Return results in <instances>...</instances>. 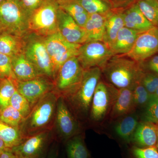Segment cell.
Here are the masks:
<instances>
[{"label": "cell", "mask_w": 158, "mask_h": 158, "mask_svg": "<svg viewBox=\"0 0 158 158\" xmlns=\"http://www.w3.org/2000/svg\"><path fill=\"white\" fill-rule=\"evenodd\" d=\"M12 70L15 78L20 81H29L43 76L24 53L11 57Z\"/></svg>", "instance_id": "17"}, {"label": "cell", "mask_w": 158, "mask_h": 158, "mask_svg": "<svg viewBox=\"0 0 158 158\" xmlns=\"http://www.w3.org/2000/svg\"><path fill=\"white\" fill-rule=\"evenodd\" d=\"M124 27L122 11H114L112 10L109 12L106 18L103 42L111 48L118 32Z\"/></svg>", "instance_id": "21"}, {"label": "cell", "mask_w": 158, "mask_h": 158, "mask_svg": "<svg viewBox=\"0 0 158 158\" xmlns=\"http://www.w3.org/2000/svg\"><path fill=\"white\" fill-rule=\"evenodd\" d=\"M9 105L18 111L25 118L28 116L32 110L27 100L17 90L11 97Z\"/></svg>", "instance_id": "32"}, {"label": "cell", "mask_w": 158, "mask_h": 158, "mask_svg": "<svg viewBox=\"0 0 158 158\" xmlns=\"http://www.w3.org/2000/svg\"><path fill=\"white\" fill-rule=\"evenodd\" d=\"M4 141L0 138V155L2 154L3 152L5 151L7 149Z\"/></svg>", "instance_id": "42"}, {"label": "cell", "mask_w": 158, "mask_h": 158, "mask_svg": "<svg viewBox=\"0 0 158 158\" xmlns=\"http://www.w3.org/2000/svg\"><path fill=\"white\" fill-rule=\"evenodd\" d=\"M0 158H17V156L11 149L7 148L0 155Z\"/></svg>", "instance_id": "40"}, {"label": "cell", "mask_w": 158, "mask_h": 158, "mask_svg": "<svg viewBox=\"0 0 158 158\" xmlns=\"http://www.w3.org/2000/svg\"><path fill=\"white\" fill-rule=\"evenodd\" d=\"M8 78L16 79L12 70L11 58L0 53V80Z\"/></svg>", "instance_id": "35"}, {"label": "cell", "mask_w": 158, "mask_h": 158, "mask_svg": "<svg viewBox=\"0 0 158 158\" xmlns=\"http://www.w3.org/2000/svg\"><path fill=\"white\" fill-rule=\"evenodd\" d=\"M148 64L149 69L158 66V55H156L152 57L148 62Z\"/></svg>", "instance_id": "41"}, {"label": "cell", "mask_w": 158, "mask_h": 158, "mask_svg": "<svg viewBox=\"0 0 158 158\" xmlns=\"http://www.w3.org/2000/svg\"><path fill=\"white\" fill-rule=\"evenodd\" d=\"M122 12L125 27L141 33L154 27L140 11L136 2Z\"/></svg>", "instance_id": "18"}, {"label": "cell", "mask_w": 158, "mask_h": 158, "mask_svg": "<svg viewBox=\"0 0 158 158\" xmlns=\"http://www.w3.org/2000/svg\"><path fill=\"white\" fill-rule=\"evenodd\" d=\"M30 16L36 9L41 6L45 0H19Z\"/></svg>", "instance_id": "38"}, {"label": "cell", "mask_w": 158, "mask_h": 158, "mask_svg": "<svg viewBox=\"0 0 158 158\" xmlns=\"http://www.w3.org/2000/svg\"></svg>", "instance_id": "52"}, {"label": "cell", "mask_w": 158, "mask_h": 158, "mask_svg": "<svg viewBox=\"0 0 158 158\" xmlns=\"http://www.w3.org/2000/svg\"><path fill=\"white\" fill-rule=\"evenodd\" d=\"M49 79L40 76L24 81L16 80L17 91L27 100L32 109L43 97L54 90V83Z\"/></svg>", "instance_id": "13"}, {"label": "cell", "mask_w": 158, "mask_h": 158, "mask_svg": "<svg viewBox=\"0 0 158 158\" xmlns=\"http://www.w3.org/2000/svg\"><path fill=\"white\" fill-rule=\"evenodd\" d=\"M154 94H155L156 96H157V97H158V88H157V89H156V90L155 93Z\"/></svg>", "instance_id": "46"}, {"label": "cell", "mask_w": 158, "mask_h": 158, "mask_svg": "<svg viewBox=\"0 0 158 158\" xmlns=\"http://www.w3.org/2000/svg\"><path fill=\"white\" fill-rule=\"evenodd\" d=\"M144 16L154 27L158 26V0H136L135 2Z\"/></svg>", "instance_id": "28"}, {"label": "cell", "mask_w": 158, "mask_h": 158, "mask_svg": "<svg viewBox=\"0 0 158 158\" xmlns=\"http://www.w3.org/2000/svg\"><path fill=\"white\" fill-rule=\"evenodd\" d=\"M59 9L57 0H45L30 16V33L45 37L58 32Z\"/></svg>", "instance_id": "5"}, {"label": "cell", "mask_w": 158, "mask_h": 158, "mask_svg": "<svg viewBox=\"0 0 158 158\" xmlns=\"http://www.w3.org/2000/svg\"><path fill=\"white\" fill-rule=\"evenodd\" d=\"M118 93V89L101 79L97 85L90 112V120L99 123L109 116Z\"/></svg>", "instance_id": "8"}, {"label": "cell", "mask_w": 158, "mask_h": 158, "mask_svg": "<svg viewBox=\"0 0 158 158\" xmlns=\"http://www.w3.org/2000/svg\"><path fill=\"white\" fill-rule=\"evenodd\" d=\"M51 131L46 130L30 136L11 150L25 158H41L50 141Z\"/></svg>", "instance_id": "14"}, {"label": "cell", "mask_w": 158, "mask_h": 158, "mask_svg": "<svg viewBox=\"0 0 158 158\" xmlns=\"http://www.w3.org/2000/svg\"><path fill=\"white\" fill-rule=\"evenodd\" d=\"M114 56L106 43L92 41L81 44L77 58L85 70L95 67L102 69Z\"/></svg>", "instance_id": "10"}, {"label": "cell", "mask_w": 158, "mask_h": 158, "mask_svg": "<svg viewBox=\"0 0 158 158\" xmlns=\"http://www.w3.org/2000/svg\"></svg>", "instance_id": "53"}, {"label": "cell", "mask_w": 158, "mask_h": 158, "mask_svg": "<svg viewBox=\"0 0 158 158\" xmlns=\"http://www.w3.org/2000/svg\"><path fill=\"white\" fill-rule=\"evenodd\" d=\"M108 13L106 14L96 13L89 14V17L84 27L87 34L88 42L92 41H103L105 32V23Z\"/></svg>", "instance_id": "22"}, {"label": "cell", "mask_w": 158, "mask_h": 158, "mask_svg": "<svg viewBox=\"0 0 158 158\" xmlns=\"http://www.w3.org/2000/svg\"><path fill=\"white\" fill-rule=\"evenodd\" d=\"M139 124L136 116L131 114L118 118L114 130L118 137L127 143L133 140V136Z\"/></svg>", "instance_id": "24"}, {"label": "cell", "mask_w": 158, "mask_h": 158, "mask_svg": "<svg viewBox=\"0 0 158 158\" xmlns=\"http://www.w3.org/2000/svg\"><path fill=\"white\" fill-rule=\"evenodd\" d=\"M24 119L22 115L10 105L0 108V121L6 124L20 128Z\"/></svg>", "instance_id": "30"}, {"label": "cell", "mask_w": 158, "mask_h": 158, "mask_svg": "<svg viewBox=\"0 0 158 158\" xmlns=\"http://www.w3.org/2000/svg\"><path fill=\"white\" fill-rule=\"evenodd\" d=\"M102 74V69L98 67L85 70L78 88L70 96L64 98L77 118L84 120L90 115L94 94Z\"/></svg>", "instance_id": "3"}, {"label": "cell", "mask_w": 158, "mask_h": 158, "mask_svg": "<svg viewBox=\"0 0 158 158\" xmlns=\"http://www.w3.org/2000/svg\"></svg>", "instance_id": "51"}, {"label": "cell", "mask_w": 158, "mask_h": 158, "mask_svg": "<svg viewBox=\"0 0 158 158\" xmlns=\"http://www.w3.org/2000/svg\"><path fill=\"white\" fill-rule=\"evenodd\" d=\"M16 79L8 78L0 81V108L9 105L10 100L17 88Z\"/></svg>", "instance_id": "29"}, {"label": "cell", "mask_w": 158, "mask_h": 158, "mask_svg": "<svg viewBox=\"0 0 158 158\" xmlns=\"http://www.w3.org/2000/svg\"><path fill=\"white\" fill-rule=\"evenodd\" d=\"M24 38L6 33H0V53L11 58L24 53Z\"/></svg>", "instance_id": "23"}, {"label": "cell", "mask_w": 158, "mask_h": 158, "mask_svg": "<svg viewBox=\"0 0 158 158\" xmlns=\"http://www.w3.org/2000/svg\"><path fill=\"white\" fill-rule=\"evenodd\" d=\"M59 7L73 19L77 23L85 27L89 14L77 0L58 1Z\"/></svg>", "instance_id": "25"}, {"label": "cell", "mask_w": 158, "mask_h": 158, "mask_svg": "<svg viewBox=\"0 0 158 158\" xmlns=\"http://www.w3.org/2000/svg\"><path fill=\"white\" fill-rule=\"evenodd\" d=\"M137 107L133 97V89H118V96L109 116L111 120H116L123 116L132 114Z\"/></svg>", "instance_id": "16"}, {"label": "cell", "mask_w": 158, "mask_h": 158, "mask_svg": "<svg viewBox=\"0 0 158 158\" xmlns=\"http://www.w3.org/2000/svg\"><path fill=\"white\" fill-rule=\"evenodd\" d=\"M140 32L123 27L118 32L111 48L114 56H123L127 54L133 46Z\"/></svg>", "instance_id": "20"}, {"label": "cell", "mask_w": 158, "mask_h": 158, "mask_svg": "<svg viewBox=\"0 0 158 158\" xmlns=\"http://www.w3.org/2000/svg\"><path fill=\"white\" fill-rule=\"evenodd\" d=\"M64 1V0H59V1Z\"/></svg>", "instance_id": "49"}, {"label": "cell", "mask_w": 158, "mask_h": 158, "mask_svg": "<svg viewBox=\"0 0 158 158\" xmlns=\"http://www.w3.org/2000/svg\"><path fill=\"white\" fill-rule=\"evenodd\" d=\"M130 158H158L156 147L142 148L135 146L132 148Z\"/></svg>", "instance_id": "37"}, {"label": "cell", "mask_w": 158, "mask_h": 158, "mask_svg": "<svg viewBox=\"0 0 158 158\" xmlns=\"http://www.w3.org/2000/svg\"><path fill=\"white\" fill-rule=\"evenodd\" d=\"M24 54L43 76L55 79L53 66L46 48L44 38L30 33L24 38Z\"/></svg>", "instance_id": "7"}, {"label": "cell", "mask_w": 158, "mask_h": 158, "mask_svg": "<svg viewBox=\"0 0 158 158\" xmlns=\"http://www.w3.org/2000/svg\"><path fill=\"white\" fill-rule=\"evenodd\" d=\"M73 113L66 101L59 97L57 101L55 125L60 138L68 141L78 135L80 127L77 118Z\"/></svg>", "instance_id": "12"}, {"label": "cell", "mask_w": 158, "mask_h": 158, "mask_svg": "<svg viewBox=\"0 0 158 158\" xmlns=\"http://www.w3.org/2000/svg\"><path fill=\"white\" fill-rule=\"evenodd\" d=\"M66 151L68 158H90L83 136L77 135L67 141Z\"/></svg>", "instance_id": "27"}, {"label": "cell", "mask_w": 158, "mask_h": 158, "mask_svg": "<svg viewBox=\"0 0 158 158\" xmlns=\"http://www.w3.org/2000/svg\"><path fill=\"white\" fill-rule=\"evenodd\" d=\"M85 70L77 56L69 59L60 67L56 75L54 92L65 99L70 96L81 85Z\"/></svg>", "instance_id": "6"}, {"label": "cell", "mask_w": 158, "mask_h": 158, "mask_svg": "<svg viewBox=\"0 0 158 158\" xmlns=\"http://www.w3.org/2000/svg\"><path fill=\"white\" fill-rule=\"evenodd\" d=\"M0 138L7 148H13L19 145L25 139L19 128L14 127L0 121Z\"/></svg>", "instance_id": "26"}, {"label": "cell", "mask_w": 158, "mask_h": 158, "mask_svg": "<svg viewBox=\"0 0 158 158\" xmlns=\"http://www.w3.org/2000/svg\"><path fill=\"white\" fill-rule=\"evenodd\" d=\"M58 32L69 42L82 44L88 42L85 29L60 8L58 13Z\"/></svg>", "instance_id": "15"}, {"label": "cell", "mask_w": 158, "mask_h": 158, "mask_svg": "<svg viewBox=\"0 0 158 158\" xmlns=\"http://www.w3.org/2000/svg\"><path fill=\"white\" fill-rule=\"evenodd\" d=\"M59 97L53 91L40 99L20 127L25 138L43 131L52 130L55 125L57 101Z\"/></svg>", "instance_id": "1"}, {"label": "cell", "mask_w": 158, "mask_h": 158, "mask_svg": "<svg viewBox=\"0 0 158 158\" xmlns=\"http://www.w3.org/2000/svg\"><path fill=\"white\" fill-rule=\"evenodd\" d=\"M6 1V0H0V3L4 1Z\"/></svg>", "instance_id": "48"}, {"label": "cell", "mask_w": 158, "mask_h": 158, "mask_svg": "<svg viewBox=\"0 0 158 158\" xmlns=\"http://www.w3.org/2000/svg\"><path fill=\"white\" fill-rule=\"evenodd\" d=\"M16 155V156H17V158H25L23 157L22 156L20 155Z\"/></svg>", "instance_id": "47"}, {"label": "cell", "mask_w": 158, "mask_h": 158, "mask_svg": "<svg viewBox=\"0 0 158 158\" xmlns=\"http://www.w3.org/2000/svg\"><path fill=\"white\" fill-rule=\"evenodd\" d=\"M150 94L142 85L139 82L133 89V97L136 107L146 106L151 97Z\"/></svg>", "instance_id": "33"}, {"label": "cell", "mask_w": 158, "mask_h": 158, "mask_svg": "<svg viewBox=\"0 0 158 158\" xmlns=\"http://www.w3.org/2000/svg\"><path fill=\"white\" fill-rule=\"evenodd\" d=\"M59 152L58 145L56 143L52 145L46 158H57Z\"/></svg>", "instance_id": "39"}, {"label": "cell", "mask_w": 158, "mask_h": 158, "mask_svg": "<svg viewBox=\"0 0 158 158\" xmlns=\"http://www.w3.org/2000/svg\"><path fill=\"white\" fill-rule=\"evenodd\" d=\"M108 82L118 89H133L141 81V63L124 56H113L102 69Z\"/></svg>", "instance_id": "2"}, {"label": "cell", "mask_w": 158, "mask_h": 158, "mask_svg": "<svg viewBox=\"0 0 158 158\" xmlns=\"http://www.w3.org/2000/svg\"><path fill=\"white\" fill-rule=\"evenodd\" d=\"M151 70L153 72L156 73L158 74V66H156V67H152V68H150Z\"/></svg>", "instance_id": "43"}, {"label": "cell", "mask_w": 158, "mask_h": 158, "mask_svg": "<svg viewBox=\"0 0 158 158\" xmlns=\"http://www.w3.org/2000/svg\"><path fill=\"white\" fill-rule=\"evenodd\" d=\"M158 52V28L153 27L140 33L132 48L123 56L141 63Z\"/></svg>", "instance_id": "11"}, {"label": "cell", "mask_w": 158, "mask_h": 158, "mask_svg": "<svg viewBox=\"0 0 158 158\" xmlns=\"http://www.w3.org/2000/svg\"><path fill=\"white\" fill-rule=\"evenodd\" d=\"M57 1H59V0H57Z\"/></svg>", "instance_id": "50"}, {"label": "cell", "mask_w": 158, "mask_h": 158, "mask_svg": "<svg viewBox=\"0 0 158 158\" xmlns=\"http://www.w3.org/2000/svg\"><path fill=\"white\" fill-rule=\"evenodd\" d=\"M146 107L144 115L145 120L158 123V97L155 94H152Z\"/></svg>", "instance_id": "34"}, {"label": "cell", "mask_w": 158, "mask_h": 158, "mask_svg": "<svg viewBox=\"0 0 158 158\" xmlns=\"http://www.w3.org/2000/svg\"><path fill=\"white\" fill-rule=\"evenodd\" d=\"M156 126L157 135V141L156 144V148L157 149L158 151V123H156Z\"/></svg>", "instance_id": "44"}, {"label": "cell", "mask_w": 158, "mask_h": 158, "mask_svg": "<svg viewBox=\"0 0 158 158\" xmlns=\"http://www.w3.org/2000/svg\"><path fill=\"white\" fill-rule=\"evenodd\" d=\"M157 141L156 123L146 120L139 123L132 140L137 144V147L142 148L156 147Z\"/></svg>", "instance_id": "19"}, {"label": "cell", "mask_w": 158, "mask_h": 158, "mask_svg": "<svg viewBox=\"0 0 158 158\" xmlns=\"http://www.w3.org/2000/svg\"><path fill=\"white\" fill-rule=\"evenodd\" d=\"M89 14H106L112 11L111 5L106 0H77Z\"/></svg>", "instance_id": "31"}, {"label": "cell", "mask_w": 158, "mask_h": 158, "mask_svg": "<svg viewBox=\"0 0 158 158\" xmlns=\"http://www.w3.org/2000/svg\"><path fill=\"white\" fill-rule=\"evenodd\" d=\"M141 82L150 94H154L158 88V74L154 72L143 73Z\"/></svg>", "instance_id": "36"}, {"label": "cell", "mask_w": 158, "mask_h": 158, "mask_svg": "<svg viewBox=\"0 0 158 158\" xmlns=\"http://www.w3.org/2000/svg\"><path fill=\"white\" fill-rule=\"evenodd\" d=\"M115 2H116L121 3L123 2L124 1H126V0H114Z\"/></svg>", "instance_id": "45"}, {"label": "cell", "mask_w": 158, "mask_h": 158, "mask_svg": "<svg viewBox=\"0 0 158 158\" xmlns=\"http://www.w3.org/2000/svg\"><path fill=\"white\" fill-rule=\"evenodd\" d=\"M30 15L19 0H6L0 3V33L24 38L30 34Z\"/></svg>", "instance_id": "4"}, {"label": "cell", "mask_w": 158, "mask_h": 158, "mask_svg": "<svg viewBox=\"0 0 158 158\" xmlns=\"http://www.w3.org/2000/svg\"><path fill=\"white\" fill-rule=\"evenodd\" d=\"M43 38L53 66L55 79L62 64L72 57L78 56L81 44L69 42L59 32Z\"/></svg>", "instance_id": "9"}]
</instances>
